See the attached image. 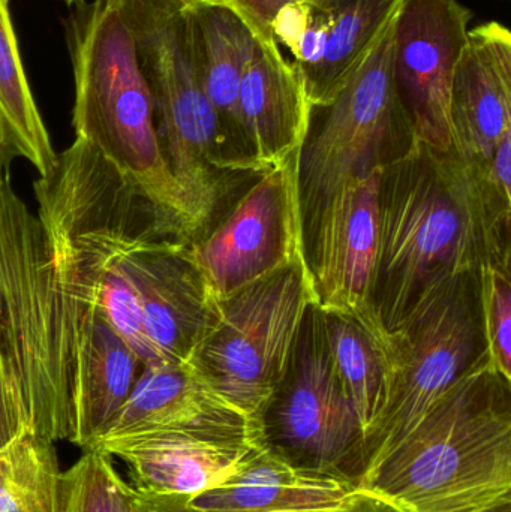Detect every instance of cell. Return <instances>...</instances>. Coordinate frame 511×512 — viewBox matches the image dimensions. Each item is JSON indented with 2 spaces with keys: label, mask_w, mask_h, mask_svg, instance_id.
Returning a JSON list of instances; mask_svg holds the SVG:
<instances>
[{
  "label": "cell",
  "mask_w": 511,
  "mask_h": 512,
  "mask_svg": "<svg viewBox=\"0 0 511 512\" xmlns=\"http://www.w3.org/2000/svg\"><path fill=\"white\" fill-rule=\"evenodd\" d=\"M511 203L486 168L413 141L381 168L375 309L389 333L432 292L486 265H510Z\"/></svg>",
  "instance_id": "1"
},
{
  "label": "cell",
  "mask_w": 511,
  "mask_h": 512,
  "mask_svg": "<svg viewBox=\"0 0 511 512\" xmlns=\"http://www.w3.org/2000/svg\"><path fill=\"white\" fill-rule=\"evenodd\" d=\"M96 312L54 273L36 213L0 179V367L24 430L68 441L72 367Z\"/></svg>",
  "instance_id": "2"
},
{
  "label": "cell",
  "mask_w": 511,
  "mask_h": 512,
  "mask_svg": "<svg viewBox=\"0 0 511 512\" xmlns=\"http://www.w3.org/2000/svg\"><path fill=\"white\" fill-rule=\"evenodd\" d=\"M357 486L399 512H491L511 504V381L483 351Z\"/></svg>",
  "instance_id": "3"
},
{
  "label": "cell",
  "mask_w": 511,
  "mask_h": 512,
  "mask_svg": "<svg viewBox=\"0 0 511 512\" xmlns=\"http://www.w3.org/2000/svg\"><path fill=\"white\" fill-rule=\"evenodd\" d=\"M63 20L74 74L75 137L92 144L191 240L194 224L156 134L152 96L117 0H80Z\"/></svg>",
  "instance_id": "4"
},
{
  "label": "cell",
  "mask_w": 511,
  "mask_h": 512,
  "mask_svg": "<svg viewBox=\"0 0 511 512\" xmlns=\"http://www.w3.org/2000/svg\"><path fill=\"white\" fill-rule=\"evenodd\" d=\"M117 3L134 36L152 96L159 146L188 204L194 239L212 224L230 176L236 173L201 84L186 2Z\"/></svg>",
  "instance_id": "5"
},
{
  "label": "cell",
  "mask_w": 511,
  "mask_h": 512,
  "mask_svg": "<svg viewBox=\"0 0 511 512\" xmlns=\"http://www.w3.org/2000/svg\"><path fill=\"white\" fill-rule=\"evenodd\" d=\"M312 304L311 270L308 259H302L224 301L215 327L188 361L219 397L261 432Z\"/></svg>",
  "instance_id": "6"
},
{
  "label": "cell",
  "mask_w": 511,
  "mask_h": 512,
  "mask_svg": "<svg viewBox=\"0 0 511 512\" xmlns=\"http://www.w3.org/2000/svg\"><path fill=\"white\" fill-rule=\"evenodd\" d=\"M399 11L336 98L326 107H312L311 126L299 159L303 234L341 186L380 170L413 144L410 117L393 77Z\"/></svg>",
  "instance_id": "7"
},
{
  "label": "cell",
  "mask_w": 511,
  "mask_h": 512,
  "mask_svg": "<svg viewBox=\"0 0 511 512\" xmlns=\"http://www.w3.org/2000/svg\"><path fill=\"white\" fill-rule=\"evenodd\" d=\"M392 334L395 378L386 411L366 442L357 481L413 432L482 354L479 273L458 277L432 292Z\"/></svg>",
  "instance_id": "8"
},
{
  "label": "cell",
  "mask_w": 511,
  "mask_h": 512,
  "mask_svg": "<svg viewBox=\"0 0 511 512\" xmlns=\"http://www.w3.org/2000/svg\"><path fill=\"white\" fill-rule=\"evenodd\" d=\"M263 441L273 453L308 471L347 478L345 469L357 463L362 472L365 436L333 369L323 312L315 304L306 313L287 375L264 414Z\"/></svg>",
  "instance_id": "9"
},
{
  "label": "cell",
  "mask_w": 511,
  "mask_h": 512,
  "mask_svg": "<svg viewBox=\"0 0 511 512\" xmlns=\"http://www.w3.org/2000/svg\"><path fill=\"white\" fill-rule=\"evenodd\" d=\"M299 159L297 153L260 174L215 228H206L189 242V256L219 306L242 289L308 259Z\"/></svg>",
  "instance_id": "10"
},
{
  "label": "cell",
  "mask_w": 511,
  "mask_h": 512,
  "mask_svg": "<svg viewBox=\"0 0 511 512\" xmlns=\"http://www.w3.org/2000/svg\"><path fill=\"white\" fill-rule=\"evenodd\" d=\"M381 168L338 189L305 231L315 306L390 334L375 309L380 258Z\"/></svg>",
  "instance_id": "11"
},
{
  "label": "cell",
  "mask_w": 511,
  "mask_h": 512,
  "mask_svg": "<svg viewBox=\"0 0 511 512\" xmlns=\"http://www.w3.org/2000/svg\"><path fill=\"white\" fill-rule=\"evenodd\" d=\"M137 294L144 330L165 363H188L219 318L189 256V239L165 218L153 221L120 259Z\"/></svg>",
  "instance_id": "12"
},
{
  "label": "cell",
  "mask_w": 511,
  "mask_h": 512,
  "mask_svg": "<svg viewBox=\"0 0 511 512\" xmlns=\"http://www.w3.org/2000/svg\"><path fill=\"white\" fill-rule=\"evenodd\" d=\"M473 14L459 0H405L393 42V77L414 140L455 150L452 89Z\"/></svg>",
  "instance_id": "13"
},
{
  "label": "cell",
  "mask_w": 511,
  "mask_h": 512,
  "mask_svg": "<svg viewBox=\"0 0 511 512\" xmlns=\"http://www.w3.org/2000/svg\"><path fill=\"white\" fill-rule=\"evenodd\" d=\"M263 445L249 435L174 429L101 439L93 447L125 463L135 492L189 501L239 474Z\"/></svg>",
  "instance_id": "14"
},
{
  "label": "cell",
  "mask_w": 511,
  "mask_h": 512,
  "mask_svg": "<svg viewBox=\"0 0 511 512\" xmlns=\"http://www.w3.org/2000/svg\"><path fill=\"white\" fill-rule=\"evenodd\" d=\"M255 35L239 108L252 173L263 174L302 152L312 104L302 74L285 59L270 30L255 26Z\"/></svg>",
  "instance_id": "15"
},
{
  "label": "cell",
  "mask_w": 511,
  "mask_h": 512,
  "mask_svg": "<svg viewBox=\"0 0 511 512\" xmlns=\"http://www.w3.org/2000/svg\"><path fill=\"white\" fill-rule=\"evenodd\" d=\"M455 152L488 167L511 132V33L498 21L468 32L452 89Z\"/></svg>",
  "instance_id": "16"
},
{
  "label": "cell",
  "mask_w": 511,
  "mask_h": 512,
  "mask_svg": "<svg viewBox=\"0 0 511 512\" xmlns=\"http://www.w3.org/2000/svg\"><path fill=\"white\" fill-rule=\"evenodd\" d=\"M174 429L249 435L263 441V432L219 397L188 363H158L143 367L125 405L96 442Z\"/></svg>",
  "instance_id": "17"
},
{
  "label": "cell",
  "mask_w": 511,
  "mask_h": 512,
  "mask_svg": "<svg viewBox=\"0 0 511 512\" xmlns=\"http://www.w3.org/2000/svg\"><path fill=\"white\" fill-rule=\"evenodd\" d=\"M204 93L215 110L234 173H252L240 120V86L255 48V26L227 2H186Z\"/></svg>",
  "instance_id": "18"
},
{
  "label": "cell",
  "mask_w": 511,
  "mask_h": 512,
  "mask_svg": "<svg viewBox=\"0 0 511 512\" xmlns=\"http://www.w3.org/2000/svg\"><path fill=\"white\" fill-rule=\"evenodd\" d=\"M359 490L354 481L299 468L263 445L227 483L177 501L189 512L324 510L345 504Z\"/></svg>",
  "instance_id": "19"
},
{
  "label": "cell",
  "mask_w": 511,
  "mask_h": 512,
  "mask_svg": "<svg viewBox=\"0 0 511 512\" xmlns=\"http://www.w3.org/2000/svg\"><path fill=\"white\" fill-rule=\"evenodd\" d=\"M143 370L138 355L104 315L87 324L71 375L68 442L93 447L134 390Z\"/></svg>",
  "instance_id": "20"
},
{
  "label": "cell",
  "mask_w": 511,
  "mask_h": 512,
  "mask_svg": "<svg viewBox=\"0 0 511 512\" xmlns=\"http://www.w3.org/2000/svg\"><path fill=\"white\" fill-rule=\"evenodd\" d=\"M405 0H303L326 53L303 77L312 107H326Z\"/></svg>",
  "instance_id": "21"
},
{
  "label": "cell",
  "mask_w": 511,
  "mask_h": 512,
  "mask_svg": "<svg viewBox=\"0 0 511 512\" xmlns=\"http://www.w3.org/2000/svg\"><path fill=\"white\" fill-rule=\"evenodd\" d=\"M323 319L333 369L359 417L366 447L386 411L395 378L393 334L374 333L351 316L323 312Z\"/></svg>",
  "instance_id": "22"
},
{
  "label": "cell",
  "mask_w": 511,
  "mask_h": 512,
  "mask_svg": "<svg viewBox=\"0 0 511 512\" xmlns=\"http://www.w3.org/2000/svg\"><path fill=\"white\" fill-rule=\"evenodd\" d=\"M0 123L15 158L29 162L39 177L47 176L57 153L30 89L9 0H0Z\"/></svg>",
  "instance_id": "23"
},
{
  "label": "cell",
  "mask_w": 511,
  "mask_h": 512,
  "mask_svg": "<svg viewBox=\"0 0 511 512\" xmlns=\"http://www.w3.org/2000/svg\"><path fill=\"white\" fill-rule=\"evenodd\" d=\"M134 489L102 448L83 450L80 459L62 474L60 512H134Z\"/></svg>",
  "instance_id": "24"
},
{
  "label": "cell",
  "mask_w": 511,
  "mask_h": 512,
  "mask_svg": "<svg viewBox=\"0 0 511 512\" xmlns=\"http://www.w3.org/2000/svg\"><path fill=\"white\" fill-rule=\"evenodd\" d=\"M483 351L495 372L511 381L510 265H486L479 271Z\"/></svg>",
  "instance_id": "25"
},
{
  "label": "cell",
  "mask_w": 511,
  "mask_h": 512,
  "mask_svg": "<svg viewBox=\"0 0 511 512\" xmlns=\"http://www.w3.org/2000/svg\"><path fill=\"white\" fill-rule=\"evenodd\" d=\"M134 512H189L182 507L177 499L153 498V496L141 495L135 492L132 496ZM278 512H399L384 502L380 496L371 490L360 487L359 492L339 507L324 508V510L305 511H278Z\"/></svg>",
  "instance_id": "26"
},
{
  "label": "cell",
  "mask_w": 511,
  "mask_h": 512,
  "mask_svg": "<svg viewBox=\"0 0 511 512\" xmlns=\"http://www.w3.org/2000/svg\"><path fill=\"white\" fill-rule=\"evenodd\" d=\"M486 173L498 194L511 203V132H507L498 144Z\"/></svg>",
  "instance_id": "27"
},
{
  "label": "cell",
  "mask_w": 511,
  "mask_h": 512,
  "mask_svg": "<svg viewBox=\"0 0 511 512\" xmlns=\"http://www.w3.org/2000/svg\"><path fill=\"white\" fill-rule=\"evenodd\" d=\"M294 2L299 0H227V3L239 9L258 29L263 30H270V23L275 15L284 6Z\"/></svg>",
  "instance_id": "28"
},
{
  "label": "cell",
  "mask_w": 511,
  "mask_h": 512,
  "mask_svg": "<svg viewBox=\"0 0 511 512\" xmlns=\"http://www.w3.org/2000/svg\"><path fill=\"white\" fill-rule=\"evenodd\" d=\"M21 432H24V429L17 411L12 405L11 396H9L5 378H3L2 367H0V450L11 444Z\"/></svg>",
  "instance_id": "29"
},
{
  "label": "cell",
  "mask_w": 511,
  "mask_h": 512,
  "mask_svg": "<svg viewBox=\"0 0 511 512\" xmlns=\"http://www.w3.org/2000/svg\"><path fill=\"white\" fill-rule=\"evenodd\" d=\"M491 512H511V504L504 505V507L497 508V510Z\"/></svg>",
  "instance_id": "30"
},
{
  "label": "cell",
  "mask_w": 511,
  "mask_h": 512,
  "mask_svg": "<svg viewBox=\"0 0 511 512\" xmlns=\"http://www.w3.org/2000/svg\"><path fill=\"white\" fill-rule=\"evenodd\" d=\"M182 2H227V0H182Z\"/></svg>",
  "instance_id": "31"
},
{
  "label": "cell",
  "mask_w": 511,
  "mask_h": 512,
  "mask_svg": "<svg viewBox=\"0 0 511 512\" xmlns=\"http://www.w3.org/2000/svg\"><path fill=\"white\" fill-rule=\"evenodd\" d=\"M68 6L74 5V3L80 2V0H63Z\"/></svg>",
  "instance_id": "32"
}]
</instances>
